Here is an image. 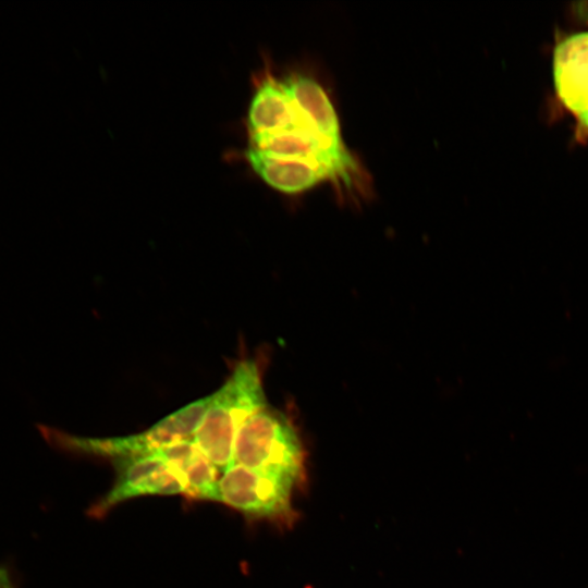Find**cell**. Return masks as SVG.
I'll use <instances>...</instances> for the list:
<instances>
[{"mask_svg":"<svg viewBox=\"0 0 588 588\" xmlns=\"http://www.w3.org/2000/svg\"><path fill=\"white\" fill-rule=\"evenodd\" d=\"M296 483L286 475L232 463L219 478L220 502L249 517L287 523L294 516L292 492Z\"/></svg>","mask_w":588,"mask_h":588,"instance_id":"277c9868","label":"cell"},{"mask_svg":"<svg viewBox=\"0 0 588 588\" xmlns=\"http://www.w3.org/2000/svg\"><path fill=\"white\" fill-rule=\"evenodd\" d=\"M210 397L211 394L194 401L148 429L124 437H79L44 424H36V429L51 448L64 453L112 460L147 455L166 446L193 440Z\"/></svg>","mask_w":588,"mask_h":588,"instance_id":"7a4b0ae2","label":"cell"},{"mask_svg":"<svg viewBox=\"0 0 588 588\" xmlns=\"http://www.w3.org/2000/svg\"><path fill=\"white\" fill-rule=\"evenodd\" d=\"M281 82L294 106L319 134L342 139L336 111L318 82L305 75H292Z\"/></svg>","mask_w":588,"mask_h":588,"instance_id":"30bf717a","label":"cell"},{"mask_svg":"<svg viewBox=\"0 0 588 588\" xmlns=\"http://www.w3.org/2000/svg\"><path fill=\"white\" fill-rule=\"evenodd\" d=\"M304 456L303 444L292 422L266 406L240 428L232 463L286 475L298 482L303 479Z\"/></svg>","mask_w":588,"mask_h":588,"instance_id":"3957f363","label":"cell"},{"mask_svg":"<svg viewBox=\"0 0 588 588\" xmlns=\"http://www.w3.org/2000/svg\"><path fill=\"white\" fill-rule=\"evenodd\" d=\"M112 462L115 480L91 506L89 514L94 517H101L118 504L137 497L186 494L181 475L155 453Z\"/></svg>","mask_w":588,"mask_h":588,"instance_id":"5b68a950","label":"cell"},{"mask_svg":"<svg viewBox=\"0 0 588 588\" xmlns=\"http://www.w3.org/2000/svg\"><path fill=\"white\" fill-rule=\"evenodd\" d=\"M301 123L308 124L292 102L281 79L265 77L248 108V135L275 133Z\"/></svg>","mask_w":588,"mask_h":588,"instance_id":"52a82bcc","label":"cell"},{"mask_svg":"<svg viewBox=\"0 0 588 588\" xmlns=\"http://www.w3.org/2000/svg\"><path fill=\"white\" fill-rule=\"evenodd\" d=\"M0 588H17L10 569L0 565Z\"/></svg>","mask_w":588,"mask_h":588,"instance_id":"8fae6325","label":"cell"},{"mask_svg":"<svg viewBox=\"0 0 588 588\" xmlns=\"http://www.w3.org/2000/svg\"><path fill=\"white\" fill-rule=\"evenodd\" d=\"M244 157L267 185L284 194H299L322 181L331 180L323 169L302 161L273 157L252 147H247Z\"/></svg>","mask_w":588,"mask_h":588,"instance_id":"ba28073f","label":"cell"},{"mask_svg":"<svg viewBox=\"0 0 588 588\" xmlns=\"http://www.w3.org/2000/svg\"><path fill=\"white\" fill-rule=\"evenodd\" d=\"M155 454L181 475L186 486L185 495L220 502L218 468L193 440L166 446Z\"/></svg>","mask_w":588,"mask_h":588,"instance_id":"9c48e42d","label":"cell"},{"mask_svg":"<svg viewBox=\"0 0 588 588\" xmlns=\"http://www.w3.org/2000/svg\"><path fill=\"white\" fill-rule=\"evenodd\" d=\"M266 406L258 365L253 360H243L220 389L211 394L193 441L223 473L233 462L240 428L253 414Z\"/></svg>","mask_w":588,"mask_h":588,"instance_id":"6da1fadb","label":"cell"},{"mask_svg":"<svg viewBox=\"0 0 588 588\" xmlns=\"http://www.w3.org/2000/svg\"><path fill=\"white\" fill-rule=\"evenodd\" d=\"M553 79L558 97L588 132V32L569 35L555 47Z\"/></svg>","mask_w":588,"mask_h":588,"instance_id":"8992f818","label":"cell"}]
</instances>
